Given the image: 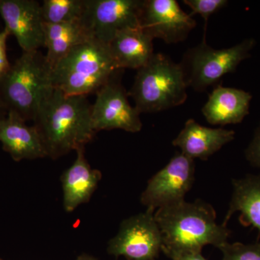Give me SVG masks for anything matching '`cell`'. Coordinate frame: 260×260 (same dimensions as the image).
Segmentation results:
<instances>
[{
  "label": "cell",
  "instance_id": "cell-26",
  "mask_svg": "<svg viewBox=\"0 0 260 260\" xmlns=\"http://www.w3.org/2000/svg\"><path fill=\"white\" fill-rule=\"evenodd\" d=\"M7 115H8V112H7L6 109H5L4 106H3L1 101H0V123L6 117Z\"/></svg>",
  "mask_w": 260,
  "mask_h": 260
},
{
  "label": "cell",
  "instance_id": "cell-6",
  "mask_svg": "<svg viewBox=\"0 0 260 260\" xmlns=\"http://www.w3.org/2000/svg\"><path fill=\"white\" fill-rule=\"evenodd\" d=\"M204 30L203 42L186 51L180 63L186 84L195 91H205L228 73H234L242 61L250 57L256 45L254 39H246L234 47L213 49L207 44Z\"/></svg>",
  "mask_w": 260,
  "mask_h": 260
},
{
  "label": "cell",
  "instance_id": "cell-16",
  "mask_svg": "<svg viewBox=\"0 0 260 260\" xmlns=\"http://www.w3.org/2000/svg\"><path fill=\"white\" fill-rule=\"evenodd\" d=\"M251 99V94L245 90L218 85L210 94L202 113L212 125L239 124L249 114Z\"/></svg>",
  "mask_w": 260,
  "mask_h": 260
},
{
  "label": "cell",
  "instance_id": "cell-14",
  "mask_svg": "<svg viewBox=\"0 0 260 260\" xmlns=\"http://www.w3.org/2000/svg\"><path fill=\"white\" fill-rule=\"evenodd\" d=\"M234 138V130L207 127L189 119L173 140L172 144L180 148L181 153L193 160L199 158L206 160Z\"/></svg>",
  "mask_w": 260,
  "mask_h": 260
},
{
  "label": "cell",
  "instance_id": "cell-25",
  "mask_svg": "<svg viewBox=\"0 0 260 260\" xmlns=\"http://www.w3.org/2000/svg\"><path fill=\"white\" fill-rule=\"evenodd\" d=\"M9 36L6 29L0 32V77L9 70L11 65L7 55V40Z\"/></svg>",
  "mask_w": 260,
  "mask_h": 260
},
{
  "label": "cell",
  "instance_id": "cell-18",
  "mask_svg": "<svg viewBox=\"0 0 260 260\" xmlns=\"http://www.w3.org/2000/svg\"><path fill=\"white\" fill-rule=\"evenodd\" d=\"M232 184V199L223 225H227L231 217L239 212L240 223L244 226L251 225L260 234V174L234 179Z\"/></svg>",
  "mask_w": 260,
  "mask_h": 260
},
{
  "label": "cell",
  "instance_id": "cell-12",
  "mask_svg": "<svg viewBox=\"0 0 260 260\" xmlns=\"http://www.w3.org/2000/svg\"><path fill=\"white\" fill-rule=\"evenodd\" d=\"M0 15L10 35L14 36L23 51L44 47V23L41 5L35 0H0Z\"/></svg>",
  "mask_w": 260,
  "mask_h": 260
},
{
  "label": "cell",
  "instance_id": "cell-21",
  "mask_svg": "<svg viewBox=\"0 0 260 260\" xmlns=\"http://www.w3.org/2000/svg\"><path fill=\"white\" fill-rule=\"evenodd\" d=\"M223 253L222 260H260V242L244 244L236 242L225 243L219 248Z\"/></svg>",
  "mask_w": 260,
  "mask_h": 260
},
{
  "label": "cell",
  "instance_id": "cell-10",
  "mask_svg": "<svg viewBox=\"0 0 260 260\" xmlns=\"http://www.w3.org/2000/svg\"><path fill=\"white\" fill-rule=\"evenodd\" d=\"M123 72L114 75L96 93L91 110L92 124L96 133L119 129L135 133L143 127L140 113L130 105L128 93L121 85Z\"/></svg>",
  "mask_w": 260,
  "mask_h": 260
},
{
  "label": "cell",
  "instance_id": "cell-28",
  "mask_svg": "<svg viewBox=\"0 0 260 260\" xmlns=\"http://www.w3.org/2000/svg\"><path fill=\"white\" fill-rule=\"evenodd\" d=\"M0 260H2V259H0Z\"/></svg>",
  "mask_w": 260,
  "mask_h": 260
},
{
  "label": "cell",
  "instance_id": "cell-23",
  "mask_svg": "<svg viewBox=\"0 0 260 260\" xmlns=\"http://www.w3.org/2000/svg\"><path fill=\"white\" fill-rule=\"evenodd\" d=\"M245 156L251 166L260 169V121L249 146L246 149Z\"/></svg>",
  "mask_w": 260,
  "mask_h": 260
},
{
  "label": "cell",
  "instance_id": "cell-11",
  "mask_svg": "<svg viewBox=\"0 0 260 260\" xmlns=\"http://www.w3.org/2000/svg\"><path fill=\"white\" fill-rule=\"evenodd\" d=\"M196 25L176 0H143L140 27L153 39L168 44L184 42Z\"/></svg>",
  "mask_w": 260,
  "mask_h": 260
},
{
  "label": "cell",
  "instance_id": "cell-17",
  "mask_svg": "<svg viewBox=\"0 0 260 260\" xmlns=\"http://www.w3.org/2000/svg\"><path fill=\"white\" fill-rule=\"evenodd\" d=\"M153 39L140 27L120 30L107 44L119 69L138 70L153 55Z\"/></svg>",
  "mask_w": 260,
  "mask_h": 260
},
{
  "label": "cell",
  "instance_id": "cell-20",
  "mask_svg": "<svg viewBox=\"0 0 260 260\" xmlns=\"http://www.w3.org/2000/svg\"><path fill=\"white\" fill-rule=\"evenodd\" d=\"M85 4V0H44L41 5L43 21L59 24L80 20Z\"/></svg>",
  "mask_w": 260,
  "mask_h": 260
},
{
  "label": "cell",
  "instance_id": "cell-3",
  "mask_svg": "<svg viewBox=\"0 0 260 260\" xmlns=\"http://www.w3.org/2000/svg\"><path fill=\"white\" fill-rule=\"evenodd\" d=\"M121 70L107 44L90 38L51 68V83L66 95L88 96L96 94Z\"/></svg>",
  "mask_w": 260,
  "mask_h": 260
},
{
  "label": "cell",
  "instance_id": "cell-4",
  "mask_svg": "<svg viewBox=\"0 0 260 260\" xmlns=\"http://www.w3.org/2000/svg\"><path fill=\"white\" fill-rule=\"evenodd\" d=\"M51 68L39 50L23 51L0 77V101L8 113L32 121L43 99L52 88Z\"/></svg>",
  "mask_w": 260,
  "mask_h": 260
},
{
  "label": "cell",
  "instance_id": "cell-1",
  "mask_svg": "<svg viewBox=\"0 0 260 260\" xmlns=\"http://www.w3.org/2000/svg\"><path fill=\"white\" fill-rule=\"evenodd\" d=\"M92 104L84 95H68L52 87L43 99L34 125L47 152L57 159L85 147L96 134L91 119Z\"/></svg>",
  "mask_w": 260,
  "mask_h": 260
},
{
  "label": "cell",
  "instance_id": "cell-2",
  "mask_svg": "<svg viewBox=\"0 0 260 260\" xmlns=\"http://www.w3.org/2000/svg\"><path fill=\"white\" fill-rule=\"evenodd\" d=\"M161 232L162 247L177 251H202L206 245L220 248L231 232L219 225L213 207L203 200L184 201L158 208L154 213Z\"/></svg>",
  "mask_w": 260,
  "mask_h": 260
},
{
  "label": "cell",
  "instance_id": "cell-19",
  "mask_svg": "<svg viewBox=\"0 0 260 260\" xmlns=\"http://www.w3.org/2000/svg\"><path fill=\"white\" fill-rule=\"evenodd\" d=\"M93 38L80 20L59 24L44 23L46 59L51 68L55 66L73 48Z\"/></svg>",
  "mask_w": 260,
  "mask_h": 260
},
{
  "label": "cell",
  "instance_id": "cell-15",
  "mask_svg": "<svg viewBox=\"0 0 260 260\" xmlns=\"http://www.w3.org/2000/svg\"><path fill=\"white\" fill-rule=\"evenodd\" d=\"M76 153V160L61 177L63 207L68 213L90 201L102 177L100 171L90 167L85 156V147Z\"/></svg>",
  "mask_w": 260,
  "mask_h": 260
},
{
  "label": "cell",
  "instance_id": "cell-22",
  "mask_svg": "<svg viewBox=\"0 0 260 260\" xmlns=\"http://www.w3.org/2000/svg\"><path fill=\"white\" fill-rule=\"evenodd\" d=\"M229 2L226 0H184L183 3L187 5L192 13L191 15L194 14L200 15L205 20L204 30H207L208 27V19L212 15L224 7L226 6Z\"/></svg>",
  "mask_w": 260,
  "mask_h": 260
},
{
  "label": "cell",
  "instance_id": "cell-5",
  "mask_svg": "<svg viewBox=\"0 0 260 260\" xmlns=\"http://www.w3.org/2000/svg\"><path fill=\"white\" fill-rule=\"evenodd\" d=\"M188 88L180 63L169 56L154 53L138 70L128 95L142 113H155L179 107L186 102Z\"/></svg>",
  "mask_w": 260,
  "mask_h": 260
},
{
  "label": "cell",
  "instance_id": "cell-13",
  "mask_svg": "<svg viewBox=\"0 0 260 260\" xmlns=\"http://www.w3.org/2000/svg\"><path fill=\"white\" fill-rule=\"evenodd\" d=\"M0 142L3 150L15 161L47 157L37 128L28 126L14 113H8L0 123Z\"/></svg>",
  "mask_w": 260,
  "mask_h": 260
},
{
  "label": "cell",
  "instance_id": "cell-8",
  "mask_svg": "<svg viewBox=\"0 0 260 260\" xmlns=\"http://www.w3.org/2000/svg\"><path fill=\"white\" fill-rule=\"evenodd\" d=\"M143 0H85L80 18L94 39L109 44L120 30L140 27Z\"/></svg>",
  "mask_w": 260,
  "mask_h": 260
},
{
  "label": "cell",
  "instance_id": "cell-27",
  "mask_svg": "<svg viewBox=\"0 0 260 260\" xmlns=\"http://www.w3.org/2000/svg\"><path fill=\"white\" fill-rule=\"evenodd\" d=\"M75 260H97L93 256L88 255V254H81V255L78 256Z\"/></svg>",
  "mask_w": 260,
  "mask_h": 260
},
{
  "label": "cell",
  "instance_id": "cell-7",
  "mask_svg": "<svg viewBox=\"0 0 260 260\" xmlns=\"http://www.w3.org/2000/svg\"><path fill=\"white\" fill-rule=\"evenodd\" d=\"M154 213L146 210L123 220L119 232L108 244V253L127 260H156L162 238Z\"/></svg>",
  "mask_w": 260,
  "mask_h": 260
},
{
  "label": "cell",
  "instance_id": "cell-9",
  "mask_svg": "<svg viewBox=\"0 0 260 260\" xmlns=\"http://www.w3.org/2000/svg\"><path fill=\"white\" fill-rule=\"evenodd\" d=\"M193 159L177 153L166 167L149 179L140 201L146 210H155L184 201L194 181Z\"/></svg>",
  "mask_w": 260,
  "mask_h": 260
},
{
  "label": "cell",
  "instance_id": "cell-24",
  "mask_svg": "<svg viewBox=\"0 0 260 260\" xmlns=\"http://www.w3.org/2000/svg\"><path fill=\"white\" fill-rule=\"evenodd\" d=\"M161 251L172 260H207L202 251H177L161 247Z\"/></svg>",
  "mask_w": 260,
  "mask_h": 260
}]
</instances>
